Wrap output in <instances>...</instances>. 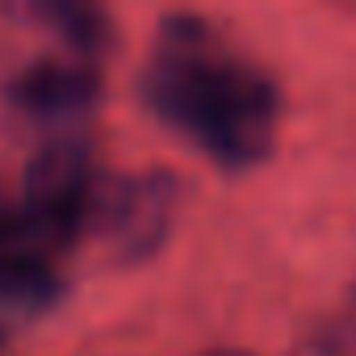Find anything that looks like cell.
Returning <instances> with one entry per match:
<instances>
[{"instance_id":"5b68a950","label":"cell","mask_w":356,"mask_h":356,"mask_svg":"<svg viewBox=\"0 0 356 356\" xmlns=\"http://www.w3.org/2000/svg\"><path fill=\"white\" fill-rule=\"evenodd\" d=\"M47 22H55V30L63 34L67 51H80V55H92L109 42V26L97 9H76V5H55V9H42Z\"/></svg>"},{"instance_id":"6da1fadb","label":"cell","mask_w":356,"mask_h":356,"mask_svg":"<svg viewBox=\"0 0 356 356\" xmlns=\"http://www.w3.org/2000/svg\"><path fill=\"white\" fill-rule=\"evenodd\" d=\"M143 101L222 168H252L273 151L281 122L277 80L214 22L163 17L143 67Z\"/></svg>"},{"instance_id":"8992f818","label":"cell","mask_w":356,"mask_h":356,"mask_svg":"<svg viewBox=\"0 0 356 356\" xmlns=\"http://www.w3.org/2000/svg\"><path fill=\"white\" fill-rule=\"evenodd\" d=\"M210 356H252V352H235V348H227V352H210Z\"/></svg>"},{"instance_id":"7a4b0ae2","label":"cell","mask_w":356,"mask_h":356,"mask_svg":"<svg viewBox=\"0 0 356 356\" xmlns=\"http://www.w3.org/2000/svg\"><path fill=\"white\" fill-rule=\"evenodd\" d=\"M97 193L101 176L92 143L76 130H59L30 155L17 202L0 206V227L22 252L55 264V256L92 222Z\"/></svg>"},{"instance_id":"277c9868","label":"cell","mask_w":356,"mask_h":356,"mask_svg":"<svg viewBox=\"0 0 356 356\" xmlns=\"http://www.w3.org/2000/svg\"><path fill=\"white\" fill-rule=\"evenodd\" d=\"M97 92H101L97 59L80 51L42 55L26 63L9 84L13 105L38 122H76L84 109H92Z\"/></svg>"},{"instance_id":"3957f363","label":"cell","mask_w":356,"mask_h":356,"mask_svg":"<svg viewBox=\"0 0 356 356\" xmlns=\"http://www.w3.org/2000/svg\"><path fill=\"white\" fill-rule=\"evenodd\" d=\"M176 214V181L168 172H134L101 185L92 222L101 239L122 256L138 260L163 243Z\"/></svg>"}]
</instances>
